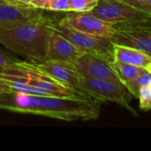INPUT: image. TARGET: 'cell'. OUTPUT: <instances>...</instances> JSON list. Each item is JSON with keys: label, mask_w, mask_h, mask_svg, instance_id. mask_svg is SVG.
<instances>
[{"label": "cell", "mask_w": 151, "mask_h": 151, "mask_svg": "<svg viewBox=\"0 0 151 151\" xmlns=\"http://www.w3.org/2000/svg\"><path fill=\"white\" fill-rule=\"evenodd\" d=\"M101 102L91 97L31 96L17 92L0 95V109L50 117L65 121L98 119Z\"/></svg>", "instance_id": "6da1fadb"}, {"label": "cell", "mask_w": 151, "mask_h": 151, "mask_svg": "<svg viewBox=\"0 0 151 151\" xmlns=\"http://www.w3.org/2000/svg\"><path fill=\"white\" fill-rule=\"evenodd\" d=\"M54 16L40 13L30 19L0 22V44L30 62L46 60Z\"/></svg>", "instance_id": "7a4b0ae2"}, {"label": "cell", "mask_w": 151, "mask_h": 151, "mask_svg": "<svg viewBox=\"0 0 151 151\" xmlns=\"http://www.w3.org/2000/svg\"><path fill=\"white\" fill-rule=\"evenodd\" d=\"M1 80L24 82L32 88L33 95L60 97H90L79 89L63 86L40 70L34 62L17 61L11 65L0 68ZM92 98V97H91Z\"/></svg>", "instance_id": "3957f363"}, {"label": "cell", "mask_w": 151, "mask_h": 151, "mask_svg": "<svg viewBox=\"0 0 151 151\" xmlns=\"http://www.w3.org/2000/svg\"><path fill=\"white\" fill-rule=\"evenodd\" d=\"M78 89L101 103L111 102L117 104L128 110L135 116L137 115L135 111L130 105L133 95L121 82L81 78L78 85Z\"/></svg>", "instance_id": "277c9868"}, {"label": "cell", "mask_w": 151, "mask_h": 151, "mask_svg": "<svg viewBox=\"0 0 151 151\" xmlns=\"http://www.w3.org/2000/svg\"><path fill=\"white\" fill-rule=\"evenodd\" d=\"M52 30L58 32L65 38L69 40L75 47L84 53H91L100 56L112 62L114 57V43L110 38L99 35L86 34L58 22L52 25Z\"/></svg>", "instance_id": "5b68a950"}, {"label": "cell", "mask_w": 151, "mask_h": 151, "mask_svg": "<svg viewBox=\"0 0 151 151\" xmlns=\"http://www.w3.org/2000/svg\"><path fill=\"white\" fill-rule=\"evenodd\" d=\"M89 12L112 25L151 21L150 13L138 10L119 0H98L97 4Z\"/></svg>", "instance_id": "8992f818"}, {"label": "cell", "mask_w": 151, "mask_h": 151, "mask_svg": "<svg viewBox=\"0 0 151 151\" xmlns=\"http://www.w3.org/2000/svg\"><path fill=\"white\" fill-rule=\"evenodd\" d=\"M113 43L141 50L151 56V21L135 24H116Z\"/></svg>", "instance_id": "52a82bcc"}, {"label": "cell", "mask_w": 151, "mask_h": 151, "mask_svg": "<svg viewBox=\"0 0 151 151\" xmlns=\"http://www.w3.org/2000/svg\"><path fill=\"white\" fill-rule=\"evenodd\" d=\"M58 22L86 34L104 36L110 39H111L115 34V27L111 23L96 17L89 12H70V13L65 14V17L59 19Z\"/></svg>", "instance_id": "ba28073f"}, {"label": "cell", "mask_w": 151, "mask_h": 151, "mask_svg": "<svg viewBox=\"0 0 151 151\" xmlns=\"http://www.w3.org/2000/svg\"><path fill=\"white\" fill-rule=\"evenodd\" d=\"M73 67L82 78L121 82L112 68L111 62L95 54L84 53L73 64Z\"/></svg>", "instance_id": "9c48e42d"}, {"label": "cell", "mask_w": 151, "mask_h": 151, "mask_svg": "<svg viewBox=\"0 0 151 151\" xmlns=\"http://www.w3.org/2000/svg\"><path fill=\"white\" fill-rule=\"evenodd\" d=\"M83 54L84 52L75 47L69 40L58 32L52 31L48 42L46 60L74 64Z\"/></svg>", "instance_id": "30bf717a"}, {"label": "cell", "mask_w": 151, "mask_h": 151, "mask_svg": "<svg viewBox=\"0 0 151 151\" xmlns=\"http://www.w3.org/2000/svg\"><path fill=\"white\" fill-rule=\"evenodd\" d=\"M34 63L40 70H42L58 83L65 87L78 89V85L82 77L74 69L73 64L52 60H44L42 62Z\"/></svg>", "instance_id": "8fae6325"}, {"label": "cell", "mask_w": 151, "mask_h": 151, "mask_svg": "<svg viewBox=\"0 0 151 151\" xmlns=\"http://www.w3.org/2000/svg\"><path fill=\"white\" fill-rule=\"evenodd\" d=\"M114 57L117 60L139 66L151 73V56L141 50L114 43Z\"/></svg>", "instance_id": "7c38bea8"}, {"label": "cell", "mask_w": 151, "mask_h": 151, "mask_svg": "<svg viewBox=\"0 0 151 151\" xmlns=\"http://www.w3.org/2000/svg\"><path fill=\"white\" fill-rule=\"evenodd\" d=\"M42 12L43 10L35 7H18L0 2V22L30 19Z\"/></svg>", "instance_id": "4fadbf2b"}, {"label": "cell", "mask_w": 151, "mask_h": 151, "mask_svg": "<svg viewBox=\"0 0 151 151\" xmlns=\"http://www.w3.org/2000/svg\"><path fill=\"white\" fill-rule=\"evenodd\" d=\"M111 65L118 78L124 85L127 82L135 79L139 75L144 73H147V71L144 70L143 68H141L139 66H135L134 65L127 64L125 62H121L117 59L111 62Z\"/></svg>", "instance_id": "5bb4252c"}, {"label": "cell", "mask_w": 151, "mask_h": 151, "mask_svg": "<svg viewBox=\"0 0 151 151\" xmlns=\"http://www.w3.org/2000/svg\"><path fill=\"white\" fill-rule=\"evenodd\" d=\"M31 5L43 11L70 12L69 0H32Z\"/></svg>", "instance_id": "9a60e30c"}, {"label": "cell", "mask_w": 151, "mask_h": 151, "mask_svg": "<svg viewBox=\"0 0 151 151\" xmlns=\"http://www.w3.org/2000/svg\"><path fill=\"white\" fill-rule=\"evenodd\" d=\"M151 84V73L147 72L144 73L141 75H139L138 77H136L135 79L127 82L125 84V86L127 88V89L129 90V92L133 95L134 97L138 98L139 96V92L140 89L144 87V86H148Z\"/></svg>", "instance_id": "2e32d148"}, {"label": "cell", "mask_w": 151, "mask_h": 151, "mask_svg": "<svg viewBox=\"0 0 151 151\" xmlns=\"http://www.w3.org/2000/svg\"><path fill=\"white\" fill-rule=\"evenodd\" d=\"M97 1L98 0H69L70 12H89L97 4Z\"/></svg>", "instance_id": "e0dca14e"}, {"label": "cell", "mask_w": 151, "mask_h": 151, "mask_svg": "<svg viewBox=\"0 0 151 151\" xmlns=\"http://www.w3.org/2000/svg\"><path fill=\"white\" fill-rule=\"evenodd\" d=\"M138 99L140 101V108L142 111L151 110V88L149 85L140 89Z\"/></svg>", "instance_id": "ac0fdd59"}, {"label": "cell", "mask_w": 151, "mask_h": 151, "mask_svg": "<svg viewBox=\"0 0 151 151\" xmlns=\"http://www.w3.org/2000/svg\"><path fill=\"white\" fill-rule=\"evenodd\" d=\"M138 10L151 14V0H119Z\"/></svg>", "instance_id": "d6986e66"}, {"label": "cell", "mask_w": 151, "mask_h": 151, "mask_svg": "<svg viewBox=\"0 0 151 151\" xmlns=\"http://www.w3.org/2000/svg\"><path fill=\"white\" fill-rule=\"evenodd\" d=\"M17 61H19L17 58L0 48V68L11 65Z\"/></svg>", "instance_id": "ffe728a7"}, {"label": "cell", "mask_w": 151, "mask_h": 151, "mask_svg": "<svg viewBox=\"0 0 151 151\" xmlns=\"http://www.w3.org/2000/svg\"><path fill=\"white\" fill-rule=\"evenodd\" d=\"M4 2L18 7H34L31 5L32 0H4Z\"/></svg>", "instance_id": "44dd1931"}, {"label": "cell", "mask_w": 151, "mask_h": 151, "mask_svg": "<svg viewBox=\"0 0 151 151\" xmlns=\"http://www.w3.org/2000/svg\"><path fill=\"white\" fill-rule=\"evenodd\" d=\"M12 90L10 88V86L0 79V95L9 94V93H12Z\"/></svg>", "instance_id": "7402d4cb"}, {"label": "cell", "mask_w": 151, "mask_h": 151, "mask_svg": "<svg viewBox=\"0 0 151 151\" xmlns=\"http://www.w3.org/2000/svg\"><path fill=\"white\" fill-rule=\"evenodd\" d=\"M0 2H4V0H0Z\"/></svg>", "instance_id": "603a6c76"}]
</instances>
